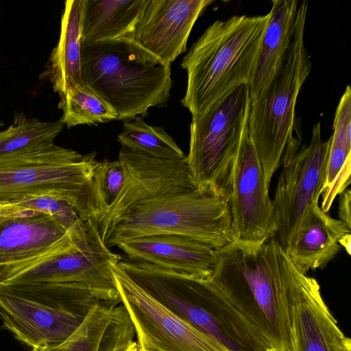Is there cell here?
Wrapping results in <instances>:
<instances>
[{
    "mask_svg": "<svg viewBox=\"0 0 351 351\" xmlns=\"http://www.w3.org/2000/svg\"><path fill=\"white\" fill-rule=\"evenodd\" d=\"M148 0H84L82 46L121 40L130 35Z\"/></svg>",
    "mask_w": 351,
    "mask_h": 351,
    "instance_id": "cell-21",
    "label": "cell"
},
{
    "mask_svg": "<svg viewBox=\"0 0 351 351\" xmlns=\"http://www.w3.org/2000/svg\"><path fill=\"white\" fill-rule=\"evenodd\" d=\"M131 261L145 263L191 278L211 274L215 249L197 239L162 234L125 240L117 245Z\"/></svg>",
    "mask_w": 351,
    "mask_h": 351,
    "instance_id": "cell-16",
    "label": "cell"
},
{
    "mask_svg": "<svg viewBox=\"0 0 351 351\" xmlns=\"http://www.w3.org/2000/svg\"><path fill=\"white\" fill-rule=\"evenodd\" d=\"M114 306L102 302L94 304L75 332L49 351H93L111 322Z\"/></svg>",
    "mask_w": 351,
    "mask_h": 351,
    "instance_id": "cell-26",
    "label": "cell"
},
{
    "mask_svg": "<svg viewBox=\"0 0 351 351\" xmlns=\"http://www.w3.org/2000/svg\"><path fill=\"white\" fill-rule=\"evenodd\" d=\"M256 64L248 83L250 101L272 79L291 42L297 23V0H274Z\"/></svg>",
    "mask_w": 351,
    "mask_h": 351,
    "instance_id": "cell-20",
    "label": "cell"
},
{
    "mask_svg": "<svg viewBox=\"0 0 351 351\" xmlns=\"http://www.w3.org/2000/svg\"><path fill=\"white\" fill-rule=\"evenodd\" d=\"M250 97L245 84L192 118L186 162L198 188L229 202L234 167L248 127Z\"/></svg>",
    "mask_w": 351,
    "mask_h": 351,
    "instance_id": "cell-8",
    "label": "cell"
},
{
    "mask_svg": "<svg viewBox=\"0 0 351 351\" xmlns=\"http://www.w3.org/2000/svg\"><path fill=\"white\" fill-rule=\"evenodd\" d=\"M332 130L319 206L326 213L330 209L337 195L344 192L351 181V90L349 85L336 109Z\"/></svg>",
    "mask_w": 351,
    "mask_h": 351,
    "instance_id": "cell-22",
    "label": "cell"
},
{
    "mask_svg": "<svg viewBox=\"0 0 351 351\" xmlns=\"http://www.w3.org/2000/svg\"><path fill=\"white\" fill-rule=\"evenodd\" d=\"M330 137L322 138L321 123L313 125L308 144L295 139L287 145L273 202L274 239L285 250L318 204L324 186Z\"/></svg>",
    "mask_w": 351,
    "mask_h": 351,
    "instance_id": "cell-10",
    "label": "cell"
},
{
    "mask_svg": "<svg viewBox=\"0 0 351 351\" xmlns=\"http://www.w3.org/2000/svg\"><path fill=\"white\" fill-rule=\"evenodd\" d=\"M82 223L68 230L53 216L45 214L19 216L0 222V271L72 243Z\"/></svg>",
    "mask_w": 351,
    "mask_h": 351,
    "instance_id": "cell-17",
    "label": "cell"
},
{
    "mask_svg": "<svg viewBox=\"0 0 351 351\" xmlns=\"http://www.w3.org/2000/svg\"><path fill=\"white\" fill-rule=\"evenodd\" d=\"M117 263L112 267V274L121 304L133 324L142 351H230L149 295Z\"/></svg>",
    "mask_w": 351,
    "mask_h": 351,
    "instance_id": "cell-11",
    "label": "cell"
},
{
    "mask_svg": "<svg viewBox=\"0 0 351 351\" xmlns=\"http://www.w3.org/2000/svg\"><path fill=\"white\" fill-rule=\"evenodd\" d=\"M58 108L63 112L60 120L67 128L117 120L114 109L84 84L67 90L63 99L60 100Z\"/></svg>",
    "mask_w": 351,
    "mask_h": 351,
    "instance_id": "cell-25",
    "label": "cell"
},
{
    "mask_svg": "<svg viewBox=\"0 0 351 351\" xmlns=\"http://www.w3.org/2000/svg\"><path fill=\"white\" fill-rule=\"evenodd\" d=\"M32 351H49L48 349H32Z\"/></svg>",
    "mask_w": 351,
    "mask_h": 351,
    "instance_id": "cell-33",
    "label": "cell"
},
{
    "mask_svg": "<svg viewBox=\"0 0 351 351\" xmlns=\"http://www.w3.org/2000/svg\"><path fill=\"white\" fill-rule=\"evenodd\" d=\"M121 259L104 244L97 223L84 221L72 243L0 271V284L80 283L99 302L114 306L121 300L112 267Z\"/></svg>",
    "mask_w": 351,
    "mask_h": 351,
    "instance_id": "cell-9",
    "label": "cell"
},
{
    "mask_svg": "<svg viewBox=\"0 0 351 351\" xmlns=\"http://www.w3.org/2000/svg\"><path fill=\"white\" fill-rule=\"evenodd\" d=\"M83 84L115 111L117 119L145 117L151 107L166 106L172 87L171 65L151 60L128 38L82 47Z\"/></svg>",
    "mask_w": 351,
    "mask_h": 351,
    "instance_id": "cell-6",
    "label": "cell"
},
{
    "mask_svg": "<svg viewBox=\"0 0 351 351\" xmlns=\"http://www.w3.org/2000/svg\"><path fill=\"white\" fill-rule=\"evenodd\" d=\"M135 336L126 310L122 304L115 306L111 322L93 351H142Z\"/></svg>",
    "mask_w": 351,
    "mask_h": 351,
    "instance_id": "cell-27",
    "label": "cell"
},
{
    "mask_svg": "<svg viewBox=\"0 0 351 351\" xmlns=\"http://www.w3.org/2000/svg\"><path fill=\"white\" fill-rule=\"evenodd\" d=\"M14 202L25 209L53 216L68 230L75 229L84 221L74 208L60 199L41 196L25 197Z\"/></svg>",
    "mask_w": 351,
    "mask_h": 351,
    "instance_id": "cell-28",
    "label": "cell"
},
{
    "mask_svg": "<svg viewBox=\"0 0 351 351\" xmlns=\"http://www.w3.org/2000/svg\"><path fill=\"white\" fill-rule=\"evenodd\" d=\"M122 147L160 159H182L186 156L163 127L147 124L142 117L125 121L118 135Z\"/></svg>",
    "mask_w": 351,
    "mask_h": 351,
    "instance_id": "cell-24",
    "label": "cell"
},
{
    "mask_svg": "<svg viewBox=\"0 0 351 351\" xmlns=\"http://www.w3.org/2000/svg\"><path fill=\"white\" fill-rule=\"evenodd\" d=\"M350 233L341 220L332 218L315 204L285 250L302 274L325 267L341 250L339 240Z\"/></svg>",
    "mask_w": 351,
    "mask_h": 351,
    "instance_id": "cell-18",
    "label": "cell"
},
{
    "mask_svg": "<svg viewBox=\"0 0 351 351\" xmlns=\"http://www.w3.org/2000/svg\"><path fill=\"white\" fill-rule=\"evenodd\" d=\"M84 0H68L61 19L60 35L39 78L48 80L62 99L69 88L83 84L81 52Z\"/></svg>",
    "mask_w": 351,
    "mask_h": 351,
    "instance_id": "cell-19",
    "label": "cell"
},
{
    "mask_svg": "<svg viewBox=\"0 0 351 351\" xmlns=\"http://www.w3.org/2000/svg\"><path fill=\"white\" fill-rule=\"evenodd\" d=\"M98 180L101 195L107 208L114 203L125 182V173L119 160L101 161Z\"/></svg>",
    "mask_w": 351,
    "mask_h": 351,
    "instance_id": "cell-29",
    "label": "cell"
},
{
    "mask_svg": "<svg viewBox=\"0 0 351 351\" xmlns=\"http://www.w3.org/2000/svg\"><path fill=\"white\" fill-rule=\"evenodd\" d=\"M41 214L36 210L25 209L18 202H0V222L15 217Z\"/></svg>",
    "mask_w": 351,
    "mask_h": 351,
    "instance_id": "cell-30",
    "label": "cell"
},
{
    "mask_svg": "<svg viewBox=\"0 0 351 351\" xmlns=\"http://www.w3.org/2000/svg\"><path fill=\"white\" fill-rule=\"evenodd\" d=\"M350 202L351 192L350 189H347L341 194L339 201L338 215L339 220L350 228H351Z\"/></svg>",
    "mask_w": 351,
    "mask_h": 351,
    "instance_id": "cell-31",
    "label": "cell"
},
{
    "mask_svg": "<svg viewBox=\"0 0 351 351\" xmlns=\"http://www.w3.org/2000/svg\"><path fill=\"white\" fill-rule=\"evenodd\" d=\"M295 267L274 238L260 245L234 241L215 249L206 279L271 341L291 351L286 303L289 276Z\"/></svg>",
    "mask_w": 351,
    "mask_h": 351,
    "instance_id": "cell-2",
    "label": "cell"
},
{
    "mask_svg": "<svg viewBox=\"0 0 351 351\" xmlns=\"http://www.w3.org/2000/svg\"><path fill=\"white\" fill-rule=\"evenodd\" d=\"M308 2H299L295 29L275 75L252 101L248 131L269 188L287 145L293 139L298 95L312 67L304 44Z\"/></svg>",
    "mask_w": 351,
    "mask_h": 351,
    "instance_id": "cell-7",
    "label": "cell"
},
{
    "mask_svg": "<svg viewBox=\"0 0 351 351\" xmlns=\"http://www.w3.org/2000/svg\"><path fill=\"white\" fill-rule=\"evenodd\" d=\"M122 190L96 223L108 247L144 236H186L215 249L234 241L229 202L200 190L186 157L160 159L121 147Z\"/></svg>",
    "mask_w": 351,
    "mask_h": 351,
    "instance_id": "cell-1",
    "label": "cell"
},
{
    "mask_svg": "<svg viewBox=\"0 0 351 351\" xmlns=\"http://www.w3.org/2000/svg\"><path fill=\"white\" fill-rule=\"evenodd\" d=\"M339 245L343 247L349 255L351 254L350 244H351V234L350 233L346 234L339 240Z\"/></svg>",
    "mask_w": 351,
    "mask_h": 351,
    "instance_id": "cell-32",
    "label": "cell"
},
{
    "mask_svg": "<svg viewBox=\"0 0 351 351\" xmlns=\"http://www.w3.org/2000/svg\"><path fill=\"white\" fill-rule=\"evenodd\" d=\"M265 351H278V350H276V348H269Z\"/></svg>",
    "mask_w": 351,
    "mask_h": 351,
    "instance_id": "cell-34",
    "label": "cell"
},
{
    "mask_svg": "<svg viewBox=\"0 0 351 351\" xmlns=\"http://www.w3.org/2000/svg\"><path fill=\"white\" fill-rule=\"evenodd\" d=\"M268 19L267 13L217 20L193 44L181 62L187 73L181 103L192 118L203 116L239 86L248 84Z\"/></svg>",
    "mask_w": 351,
    "mask_h": 351,
    "instance_id": "cell-3",
    "label": "cell"
},
{
    "mask_svg": "<svg viewBox=\"0 0 351 351\" xmlns=\"http://www.w3.org/2000/svg\"><path fill=\"white\" fill-rule=\"evenodd\" d=\"M286 303L291 351H351L326 304L318 282L296 267L287 283Z\"/></svg>",
    "mask_w": 351,
    "mask_h": 351,
    "instance_id": "cell-13",
    "label": "cell"
},
{
    "mask_svg": "<svg viewBox=\"0 0 351 351\" xmlns=\"http://www.w3.org/2000/svg\"><path fill=\"white\" fill-rule=\"evenodd\" d=\"M85 315L52 308L0 291L3 327L32 349H51L66 341Z\"/></svg>",
    "mask_w": 351,
    "mask_h": 351,
    "instance_id": "cell-15",
    "label": "cell"
},
{
    "mask_svg": "<svg viewBox=\"0 0 351 351\" xmlns=\"http://www.w3.org/2000/svg\"><path fill=\"white\" fill-rule=\"evenodd\" d=\"M212 0H148L128 38L148 58L171 65L186 51L192 28Z\"/></svg>",
    "mask_w": 351,
    "mask_h": 351,
    "instance_id": "cell-14",
    "label": "cell"
},
{
    "mask_svg": "<svg viewBox=\"0 0 351 351\" xmlns=\"http://www.w3.org/2000/svg\"><path fill=\"white\" fill-rule=\"evenodd\" d=\"M93 152L82 154L54 143L0 158V202L47 196L62 199L84 221H98L107 209Z\"/></svg>",
    "mask_w": 351,
    "mask_h": 351,
    "instance_id": "cell-4",
    "label": "cell"
},
{
    "mask_svg": "<svg viewBox=\"0 0 351 351\" xmlns=\"http://www.w3.org/2000/svg\"><path fill=\"white\" fill-rule=\"evenodd\" d=\"M3 125L0 121V158L53 144L64 127L60 120L41 121L23 112L16 113L8 128Z\"/></svg>",
    "mask_w": 351,
    "mask_h": 351,
    "instance_id": "cell-23",
    "label": "cell"
},
{
    "mask_svg": "<svg viewBox=\"0 0 351 351\" xmlns=\"http://www.w3.org/2000/svg\"><path fill=\"white\" fill-rule=\"evenodd\" d=\"M269 190L247 127L234 165L229 200L234 241L260 245L274 238L276 226Z\"/></svg>",
    "mask_w": 351,
    "mask_h": 351,
    "instance_id": "cell-12",
    "label": "cell"
},
{
    "mask_svg": "<svg viewBox=\"0 0 351 351\" xmlns=\"http://www.w3.org/2000/svg\"><path fill=\"white\" fill-rule=\"evenodd\" d=\"M117 264L174 314L230 351L258 348L260 335L256 328L206 280L123 258Z\"/></svg>",
    "mask_w": 351,
    "mask_h": 351,
    "instance_id": "cell-5",
    "label": "cell"
}]
</instances>
